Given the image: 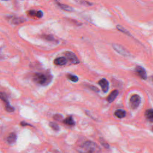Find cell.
Here are the masks:
<instances>
[{"instance_id":"cell-1","label":"cell","mask_w":153,"mask_h":153,"mask_svg":"<svg viewBox=\"0 0 153 153\" xmlns=\"http://www.w3.org/2000/svg\"><path fill=\"white\" fill-rule=\"evenodd\" d=\"M78 151L81 153H99L100 148L95 142L88 141L81 145Z\"/></svg>"},{"instance_id":"cell-2","label":"cell","mask_w":153,"mask_h":153,"mask_svg":"<svg viewBox=\"0 0 153 153\" xmlns=\"http://www.w3.org/2000/svg\"><path fill=\"white\" fill-rule=\"evenodd\" d=\"M53 76L50 74L37 73L34 75V80L35 82L42 86L48 85L52 80Z\"/></svg>"},{"instance_id":"cell-3","label":"cell","mask_w":153,"mask_h":153,"mask_svg":"<svg viewBox=\"0 0 153 153\" xmlns=\"http://www.w3.org/2000/svg\"><path fill=\"white\" fill-rule=\"evenodd\" d=\"M141 103V98L138 95H134L130 98V105L133 110L136 109Z\"/></svg>"},{"instance_id":"cell-4","label":"cell","mask_w":153,"mask_h":153,"mask_svg":"<svg viewBox=\"0 0 153 153\" xmlns=\"http://www.w3.org/2000/svg\"><path fill=\"white\" fill-rule=\"evenodd\" d=\"M0 97H1V100L5 104V105L6 111L7 112H12L14 111L15 109L10 105L9 102L8 101L7 97L6 95L5 94H4V93L1 92V94H0Z\"/></svg>"},{"instance_id":"cell-5","label":"cell","mask_w":153,"mask_h":153,"mask_svg":"<svg viewBox=\"0 0 153 153\" xmlns=\"http://www.w3.org/2000/svg\"><path fill=\"white\" fill-rule=\"evenodd\" d=\"M65 55L66 57H67V59L69 61L73 64H78L79 63L80 61L77 57L75 56L73 52L71 51H66L65 53Z\"/></svg>"},{"instance_id":"cell-6","label":"cell","mask_w":153,"mask_h":153,"mask_svg":"<svg viewBox=\"0 0 153 153\" xmlns=\"http://www.w3.org/2000/svg\"><path fill=\"white\" fill-rule=\"evenodd\" d=\"M112 47L114 48V49L116 50L118 53H120V54H121L123 56H128L129 55L128 51L120 45H118L117 44H113Z\"/></svg>"},{"instance_id":"cell-7","label":"cell","mask_w":153,"mask_h":153,"mask_svg":"<svg viewBox=\"0 0 153 153\" xmlns=\"http://www.w3.org/2000/svg\"><path fill=\"white\" fill-rule=\"evenodd\" d=\"M135 72L137 75L143 80L147 79V72H146L145 69L141 66H136L135 68Z\"/></svg>"},{"instance_id":"cell-8","label":"cell","mask_w":153,"mask_h":153,"mask_svg":"<svg viewBox=\"0 0 153 153\" xmlns=\"http://www.w3.org/2000/svg\"><path fill=\"white\" fill-rule=\"evenodd\" d=\"M99 85L101 86L102 91L104 93H106L109 90V82L105 78H102L98 82Z\"/></svg>"},{"instance_id":"cell-9","label":"cell","mask_w":153,"mask_h":153,"mask_svg":"<svg viewBox=\"0 0 153 153\" xmlns=\"http://www.w3.org/2000/svg\"><path fill=\"white\" fill-rule=\"evenodd\" d=\"M66 62H67V59L64 57H57L56 59H55V61H54V63L56 65H58V66L65 65L66 63Z\"/></svg>"},{"instance_id":"cell-10","label":"cell","mask_w":153,"mask_h":153,"mask_svg":"<svg viewBox=\"0 0 153 153\" xmlns=\"http://www.w3.org/2000/svg\"><path fill=\"white\" fill-rule=\"evenodd\" d=\"M118 95V91L117 90H113L111 94H110V95L108 96V97L107 98V101L109 103H111L113 101H114L116 98L117 97Z\"/></svg>"},{"instance_id":"cell-11","label":"cell","mask_w":153,"mask_h":153,"mask_svg":"<svg viewBox=\"0 0 153 153\" xmlns=\"http://www.w3.org/2000/svg\"><path fill=\"white\" fill-rule=\"evenodd\" d=\"M145 117L148 121L153 123V109L146 110L145 112Z\"/></svg>"},{"instance_id":"cell-12","label":"cell","mask_w":153,"mask_h":153,"mask_svg":"<svg viewBox=\"0 0 153 153\" xmlns=\"http://www.w3.org/2000/svg\"><path fill=\"white\" fill-rule=\"evenodd\" d=\"M16 139H17L16 134H15V133H11V134L7 137V142L9 144H14L16 142Z\"/></svg>"},{"instance_id":"cell-13","label":"cell","mask_w":153,"mask_h":153,"mask_svg":"<svg viewBox=\"0 0 153 153\" xmlns=\"http://www.w3.org/2000/svg\"><path fill=\"white\" fill-rule=\"evenodd\" d=\"M114 115L116 117H117L118 118H123L126 116V112L124 110H118L114 112Z\"/></svg>"},{"instance_id":"cell-14","label":"cell","mask_w":153,"mask_h":153,"mask_svg":"<svg viewBox=\"0 0 153 153\" xmlns=\"http://www.w3.org/2000/svg\"><path fill=\"white\" fill-rule=\"evenodd\" d=\"M57 5L59 6L60 8L62 9V10H63L65 11H69V12H71V11H74V10H73V8H72L71 7H70L69 5H66V4H61V3H57Z\"/></svg>"},{"instance_id":"cell-15","label":"cell","mask_w":153,"mask_h":153,"mask_svg":"<svg viewBox=\"0 0 153 153\" xmlns=\"http://www.w3.org/2000/svg\"><path fill=\"white\" fill-rule=\"evenodd\" d=\"M63 122L65 124L68 125V126H74L75 124V121L74 120V119H73V118L71 116H69L66 118H65L63 121Z\"/></svg>"},{"instance_id":"cell-16","label":"cell","mask_w":153,"mask_h":153,"mask_svg":"<svg viewBox=\"0 0 153 153\" xmlns=\"http://www.w3.org/2000/svg\"><path fill=\"white\" fill-rule=\"evenodd\" d=\"M25 19L21 18V17H15L12 20V23L15 25H18L21 23H23L24 21H25Z\"/></svg>"},{"instance_id":"cell-17","label":"cell","mask_w":153,"mask_h":153,"mask_svg":"<svg viewBox=\"0 0 153 153\" xmlns=\"http://www.w3.org/2000/svg\"><path fill=\"white\" fill-rule=\"evenodd\" d=\"M67 77L69 80L73 82H77L78 81V78L77 76L72 75V74H68Z\"/></svg>"},{"instance_id":"cell-18","label":"cell","mask_w":153,"mask_h":153,"mask_svg":"<svg viewBox=\"0 0 153 153\" xmlns=\"http://www.w3.org/2000/svg\"><path fill=\"white\" fill-rule=\"evenodd\" d=\"M49 126H50V127L53 129L55 131H58L59 130V126L55 123H53V122H50L49 123Z\"/></svg>"},{"instance_id":"cell-19","label":"cell","mask_w":153,"mask_h":153,"mask_svg":"<svg viewBox=\"0 0 153 153\" xmlns=\"http://www.w3.org/2000/svg\"><path fill=\"white\" fill-rule=\"evenodd\" d=\"M117 28L118 30H119L120 31L123 32L124 33V34H128V35H130V33H129L127 30H126L125 28H124L123 27H122V26H120V25H117Z\"/></svg>"},{"instance_id":"cell-20","label":"cell","mask_w":153,"mask_h":153,"mask_svg":"<svg viewBox=\"0 0 153 153\" xmlns=\"http://www.w3.org/2000/svg\"><path fill=\"white\" fill-rule=\"evenodd\" d=\"M77 3H80L82 5H86V6H90L92 5V4L89 1H77Z\"/></svg>"},{"instance_id":"cell-21","label":"cell","mask_w":153,"mask_h":153,"mask_svg":"<svg viewBox=\"0 0 153 153\" xmlns=\"http://www.w3.org/2000/svg\"><path fill=\"white\" fill-rule=\"evenodd\" d=\"M53 118H54V119L55 120L59 121V122L62 121V119H63V117L61 114H55L54 116V117H53Z\"/></svg>"},{"instance_id":"cell-22","label":"cell","mask_w":153,"mask_h":153,"mask_svg":"<svg viewBox=\"0 0 153 153\" xmlns=\"http://www.w3.org/2000/svg\"><path fill=\"white\" fill-rule=\"evenodd\" d=\"M44 39H47L48 41H54L55 39L51 35H44Z\"/></svg>"},{"instance_id":"cell-23","label":"cell","mask_w":153,"mask_h":153,"mask_svg":"<svg viewBox=\"0 0 153 153\" xmlns=\"http://www.w3.org/2000/svg\"><path fill=\"white\" fill-rule=\"evenodd\" d=\"M37 11H35L34 10H30L29 11V15L32 16V17H36V15H37Z\"/></svg>"},{"instance_id":"cell-24","label":"cell","mask_w":153,"mask_h":153,"mask_svg":"<svg viewBox=\"0 0 153 153\" xmlns=\"http://www.w3.org/2000/svg\"><path fill=\"white\" fill-rule=\"evenodd\" d=\"M43 13L42 11H41V10L37 11V15H36V17L37 18H39H39H41L43 17Z\"/></svg>"},{"instance_id":"cell-25","label":"cell","mask_w":153,"mask_h":153,"mask_svg":"<svg viewBox=\"0 0 153 153\" xmlns=\"http://www.w3.org/2000/svg\"><path fill=\"white\" fill-rule=\"evenodd\" d=\"M88 87L90 89H92L93 91L96 92H99V89L98 88H97L96 87H95V86H88Z\"/></svg>"},{"instance_id":"cell-26","label":"cell","mask_w":153,"mask_h":153,"mask_svg":"<svg viewBox=\"0 0 153 153\" xmlns=\"http://www.w3.org/2000/svg\"><path fill=\"white\" fill-rule=\"evenodd\" d=\"M21 126H31V125H30L29 124H28V123H26V122H21Z\"/></svg>"}]
</instances>
